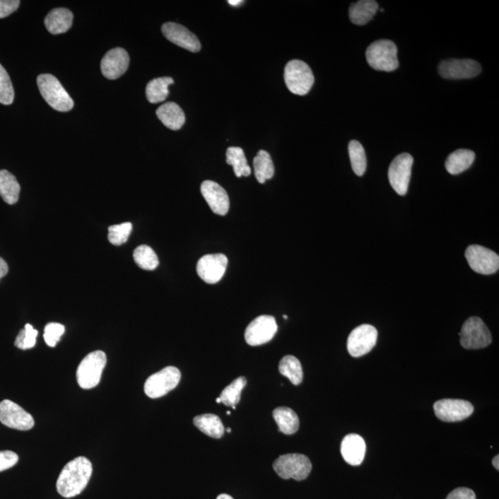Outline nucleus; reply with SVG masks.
I'll return each instance as SVG.
<instances>
[{
    "label": "nucleus",
    "mask_w": 499,
    "mask_h": 499,
    "mask_svg": "<svg viewBox=\"0 0 499 499\" xmlns=\"http://www.w3.org/2000/svg\"><path fill=\"white\" fill-rule=\"evenodd\" d=\"M93 474L91 462L86 457H78L63 468L57 481V490L63 498L76 497L86 489Z\"/></svg>",
    "instance_id": "obj_1"
},
{
    "label": "nucleus",
    "mask_w": 499,
    "mask_h": 499,
    "mask_svg": "<svg viewBox=\"0 0 499 499\" xmlns=\"http://www.w3.org/2000/svg\"><path fill=\"white\" fill-rule=\"evenodd\" d=\"M39 91L47 103L60 112H68L74 108V103L70 95L55 76L41 74L37 78Z\"/></svg>",
    "instance_id": "obj_2"
},
{
    "label": "nucleus",
    "mask_w": 499,
    "mask_h": 499,
    "mask_svg": "<svg viewBox=\"0 0 499 499\" xmlns=\"http://www.w3.org/2000/svg\"><path fill=\"white\" fill-rule=\"evenodd\" d=\"M366 59L370 67L377 71H394L399 68L398 48L390 40L375 41L366 50Z\"/></svg>",
    "instance_id": "obj_3"
},
{
    "label": "nucleus",
    "mask_w": 499,
    "mask_h": 499,
    "mask_svg": "<svg viewBox=\"0 0 499 499\" xmlns=\"http://www.w3.org/2000/svg\"><path fill=\"white\" fill-rule=\"evenodd\" d=\"M284 80L288 89L294 95H305L315 83L311 68L302 60H290L286 65Z\"/></svg>",
    "instance_id": "obj_4"
},
{
    "label": "nucleus",
    "mask_w": 499,
    "mask_h": 499,
    "mask_svg": "<svg viewBox=\"0 0 499 499\" xmlns=\"http://www.w3.org/2000/svg\"><path fill=\"white\" fill-rule=\"evenodd\" d=\"M107 365L106 353L95 351L83 358L77 368V382L83 389H94L101 380Z\"/></svg>",
    "instance_id": "obj_5"
},
{
    "label": "nucleus",
    "mask_w": 499,
    "mask_h": 499,
    "mask_svg": "<svg viewBox=\"0 0 499 499\" xmlns=\"http://www.w3.org/2000/svg\"><path fill=\"white\" fill-rule=\"evenodd\" d=\"M273 468L282 479L303 481L311 473L312 464L303 454H286L274 462Z\"/></svg>",
    "instance_id": "obj_6"
},
{
    "label": "nucleus",
    "mask_w": 499,
    "mask_h": 499,
    "mask_svg": "<svg viewBox=\"0 0 499 499\" xmlns=\"http://www.w3.org/2000/svg\"><path fill=\"white\" fill-rule=\"evenodd\" d=\"M182 374L178 368L168 366L150 375L144 384V392L151 399L161 398L178 386Z\"/></svg>",
    "instance_id": "obj_7"
},
{
    "label": "nucleus",
    "mask_w": 499,
    "mask_h": 499,
    "mask_svg": "<svg viewBox=\"0 0 499 499\" xmlns=\"http://www.w3.org/2000/svg\"><path fill=\"white\" fill-rule=\"evenodd\" d=\"M461 344L467 350H479L491 344L492 336L481 318L473 317L465 321L459 333Z\"/></svg>",
    "instance_id": "obj_8"
},
{
    "label": "nucleus",
    "mask_w": 499,
    "mask_h": 499,
    "mask_svg": "<svg viewBox=\"0 0 499 499\" xmlns=\"http://www.w3.org/2000/svg\"><path fill=\"white\" fill-rule=\"evenodd\" d=\"M413 158L407 153L399 155L394 158L389 168L390 185L397 194L404 196L408 192L409 183L411 176Z\"/></svg>",
    "instance_id": "obj_9"
},
{
    "label": "nucleus",
    "mask_w": 499,
    "mask_h": 499,
    "mask_svg": "<svg viewBox=\"0 0 499 499\" xmlns=\"http://www.w3.org/2000/svg\"><path fill=\"white\" fill-rule=\"evenodd\" d=\"M378 332L371 324H362L348 336L347 348L351 356L359 358L368 354L377 341Z\"/></svg>",
    "instance_id": "obj_10"
},
{
    "label": "nucleus",
    "mask_w": 499,
    "mask_h": 499,
    "mask_svg": "<svg viewBox=\"0 0 499 499\" xmlns=\"http://www.w3.org/2000/svg\"><path fill=\"white\" fill-rule=\"evenodd\" d=\"M465 257L471 269L482 275H491L498 272L499 269L498 254L483 246H469L466 249Z\"/></svg>",
    "instance_id": "obj_11"
},
{
    "label": "nucleus",
    "mask_w": 499,
    "mask_h": 499,
    "mask_svg": "<svg viewBox=\"0 0 499 499\" xmlns=\"http://www.w3.org/2000/svg\"><path fill=\"white\" fill-rule=\"evenodd\" d=\"M278 332V324L271 315H260L248 324L245 341L250 346H260L272 341Z\"/></svg>",
    "instance_id": "obj_12"
},
{
    "label": "nucleus",
    "mask_w": 499,
    "mask_h": 499,
    "mask_svg": "<svg viewBox=\"0 0 499 499\" xmlns=\"http://www.w3.org/2000/svg\"><path fill=\"white\" fill-rule=\"evenodd\" d=\"M0 423L20 431H28L35 426V420L31 414L10 399L0 402Z\"/></svg>",
    "instance_id": "obj_13"
},
{
    "label": "nucleus",
    "mask_w": 499,
    "mask_h": 499,
    "mask_svg": "<svg viewBox=\"0 0 499 499\" xmlns=\"http://www.w3.org/2000/svg\"><path fill=\"white\" fill-rule=\"evenodd\" d=\"M435 416L443 422H461L474 413V408L471 402L464 399H445L434 404Z\"/></svg>",
    "instance_id": "obj_14"
},
{
    "label": "nucleus",
    "mask_w": 499,
    "mask_h": 499,
    "mask_svg": "<svg viewBox=\"0 0 499 499\" xmlns=\"http://www.w3.org/2000/svg\"><path fill=\"white\" fill-rule=\"evenodd\" d=\"M481 71L482 67L473 59L444 60L438 66V72L445 79H471L479 75Z\"/></svg>",
    "instance_id": "obj_15"
},
{
    "label": "nucleus",
    "mask_w": 499,
    "mask_h": 499,
    "mask_svg": "<svg viewBox=\"0 0 499 499\" xmlns=\"http://www.w3.org/2000/svg\"><path fill=\"white\" fill-rule=\"evenodd\" d=\"M228 259L223 254L204 255L198 261V276L207 284H216L221 281L226 273Z\"/></svg>",
    "instance_id": "obj_16"
},
{
    "label": "nucleus",
    "mask_w": 499,
    "mask_h": 499,
    "mask_svg": "<svg viewBox=\"0 0 499 499\" xmlns=\"http://www.w3.org/2000/svg\"><path fill=\"white\" fill-rule=\"evenodd\" d=\"M129 64H130V57L127 51L120 47L113 48L108 51L102 59V74L107 79H118L127 71Z\"/></svg>",
    "instance_id": "obj_17"
},
{
    "label": "nucleus",
    "mask_w": 499,
    "mask_h": 499,
    "mask_svg": "<svg viewBox=\"0 0 499 499\" xmlns=\"http://www.w3.org/2000/svg\"><path fill=\"white\" fill-rule=\"evenodd\" d=\"M162 33L171 43L184 48L191 52H199L201 43L196 35L189 31L186 27L175 23H167L162 26Z\"/></svg>",
    "instance_id": "obj_18"
},
{
    "label": "nucleus",
    "mask_w": 499,
    "mask_h": 499,
    "mask_svg": "<svg viewBox=\"0 0 499 499\" xmlns=\"http://www.w3.org/2000/svg\"><path fill=\"white\" fill-rule=\"evenodd\" d=\"M201 192L215 214L219 216L228 214L230 210V198L222 186L212 180H204L201 185Z\"/></svg>",
    "instance_id": "obj_19"
},
{
    "label": "nucleus",
    "mask_w": 499,
    "mask_h": 499,
    "mask_svg": "<svg viewBox=\"0 0 499 499\" xmlns=\"http://www.w3.org/2000/svg\"><path fill=\"white\" fill-rule=\"evenodd\" d=\"M341 452L347 464L351 466L362 464L366 452L365 441L357 434L346 435L342 440Z\"/></svg>",
    "instance_id": "obj_20"
},
{
    "label": "nucleus",
    "mask_w": 499,
    "mask_h": 499,
    "mask_svg": "<svg viewBox=\"0 0 499 499\" xmlns=\"http://www.w3.org/2000/svg\"><path fill=\"white\" fill-rule=\"evenodd\" d=\"M156 116L167 128L178 131L184 125L185 114L182 107L174 102L162 105L156 110Z\"/></svg>",
    "instance_id": "obj_21"
},
{
    "label": "nucleus",
    "mask_w": 499,
    "mask_h": 499,
    "mask_svg": "<svg viewBox=\"0 0 499 499\" xmlns=\"http://www.w3.org/2000/svg\"><path fill=\"white\" fill-rule=\"evenodd\" d=\"M74 14L67 8H55L47 14L45 19V25L47 31L52 35L64 34L72 25Z\"/></svg>",
    "instance_id": "obj_22"
},
{
    "label": "nucleus",
    "mask_w": 499,
    "mask_h": 499,
    "mask_svg": "<svg viewBox=\"0 0 499 499\" xmlns=\"http://www.w3.org/2000/svg\"><path fill=\"white\" fill-rule=\"evenodd\" d=\"M378 3L374 0H360L351 4L348 16L356 25H365L374 18L378 11Z\"/></svg>",
    "instance_id": "obj_23"
},
{
    "label": "nucleus",
    "mask_w": 499,
    "mask_h": 499,
    "mask_svg": "<svg viewBox=\"0 0 499 499\" xmlns=\"http://www.w3.org/2000/svg\"><path fill=\"white\" fill-rule=\"evenodd\" d=\"M476 159V154L471 150L459 149L447 158L446 170L452 175H458L470 168Z\"/></svg>",
    "instance_id": "obj_24"
},
{
    "label": "nucleus",
    "mask_w": 499,
    "mask_h": 499,
    "mask_svg": "<svg viewBox=\"0 0 499 499\" xmlns=\"http://www.w3.org/2000/svg\"><path fill=\"white\" fill-rule=\"evenodd\" d=\"M273 417L278 423V431L285 435H293L299 430L300 420L295 411L288 407L276 408Z\"/></svg>",
    "instance_id": "obj_25"
},
{
    "label": "nucleus",
    "mask_w": 499,
    "mask_h": 499,
    "mask_svg": "<svg viewBox=\"0 0 499 499\" xmlns=\"http://www.w3.org/2000/svg\"><path fill=\"white\" fill-rule=\"evenodd\" d=\"M194 425L204 434L213 438H221L225 433V428L221 418L215 414H202L194 419Z\"/></svg>",
    "instance_id": "obj_26"
},
{
    "label": "nucleus",
    "mask_w": 499,
    "mask_h": 499,
    "mask_svg": "<svg viewBox=\"0 0 499 499\" xmlns=\"http://www.w3.org/2000/svg\"><path fill=\"white\" fill-rule=\"evenodd\" d=\"M20 186L18 180L8 170H0V196L8 204L19 200Z\"/></svg>",
    "instance_id": "obj_27"
},
{
    "label": "nucleus",
    "mask_w": 499,
    "mask_h": 499,
    "mask_svg": "<svg viewBox=\"0 0 499 499\" xmlns=\"http://www.w3.org/2000/svg\"><path fill=\"white\" fill-rule=\"evenodd\" d=\"M174 83V81L171 77L156 78L149 82L146 86V98L150 103L156 104L160 103L166 100L170 91L168 86Z\"/></svg>",
    "instance_id": "obj_28"
},
{
    "label": "nucleus",
    "mask_w": 499,
    "mask_h": 499,
    "mask_svg": "<svg viewBox=\"0 0 499 499\" xmlns=\"http://www.w3.org/2000/svg\"><path fill=\"white\" fill-rule=\"evenodd\" d=\"M227 163L233 166L236 177H248L251 175L252 170L246 159L245 151L240 147L231 146L228 148Z\"/></svg>",
    "instance_id": "obj_29"
},
{
    "label": "nucleus",
    "mask_w": 499,
    "mask_h": 499,
    "mask_svg": "<svg viewBox=\"0 0 499 499\" xmlns=\"http://www.w3.org/2000/svg\"><path fill=\"white\" fill-rule=\"evenodd\" d=\"M254 168L255 178L263 184L267 180L272 179L275 174V167H274L271 156L264 151L260 150L254 159Z\"/></svg>",
    "instance_id": "obj_30"
},
{
    "label": "nucleus",
    "mask_w": 499,
    "mask_h": 499,
    "mask_svg": "<svg viewBox=\"0 0 499 499\" xmlns=\"http://www.w3.org/2000/svg\"><path fill=\"white\" fill-rule=\"evenodd\" d=\"M279 372L288 378L291 383L298 386L303 380L302 365L296 357L287 356L282 358L278 365Z\"/></svg>",
    "instance_id": "obj_31"
},
{
    "label": "nucleus",
    "mask_w": 499,
    "mask_h": 499,
    "mask_svg": "<svg viewBox=\"0 0 499 499\" xmlns=\"http://www.w3.org/2000/svg\"><path fill=\"white\" fill-rule=\"evenodd\" d=\"M348 155H350L351 168L357 176H363L368 167V159L365 148L358 141L353 140L348 143Z\"/></svg>",
    "instance_id": "obj_32"
},
{
    "label": "nucleus",
    "mask_w": 499,
    "mask_h": 499,
    "mask_svg": "<svg viewBox=\"0 0 499 499\" xmlns=\"http://www.w3.org/2000/svg\"><path fill=\"white\" fill-rule=\"evenodd\" d=\"M247 384V380L245 377H240L237 380H234L233 383L228 384V386L222 392L221 397V401L222 404L230 406V407L233 408L234 410L236 409V405L239 404L240 401V395L245 387Z\"/></svg>",
    "instance_id": "obj_33"
},
{
    "label": "nucleus",
    "mask_w": 499,
    "mask_h": 499,
    "mask_svg": "<svg viewBox=\"0 0 499 499\" xmlns=\"http://www.w3.org/2000/svg\"><path fill=\"white\" fill-rule=\"evenodd\" d=\"M134 259L137 266L144 270H155L159 261L154 250L148 245H141L134 250Z\"/></svg>",
    "instance_id": "obj_34"
},
{
    "label": "nucleus",
    "mask_w": 499,
    "mask_h": 499,
    "mask_svg": "<svg viewBox=\"0 0 499 499\" xmlns=\"http://www.w3.org/2000/svg\"><path fill=\"white\" fill-rule=\"evenodd\" d=\"M132 230V224L130 222L119 225H113L108 228V240L111 245L119 246L127 242Z\"/></svg>",
    "instance_id": "obj_35"
},
{
    "label": "nucleus",
    "mask_w": 499,
    "mask_h": 499,
    "mask_svg": "<svg viewBox=\"0 0 499 499\" xmlns=\"http://www.w3.org/2000/svg\"><path fill=\"white\" fill-rule=\"evenodd\" d=\"M14 89L10 76L0 64V103L8 106L13 103Z\"/></svg>",
    "instance_id": "obj_36"
},
{
    "label": "nucleus",
    "mask_w": 499,
    "mask_h": 499,
    "mask_svg": "<svg viewBox=\"0 0 499 499\" xmlns=\"http://www.w3.org/2000/svg\"><path fill=\"white\" fill-rule=\"evenodd\" d=\"M37 335V330L35 329L31 324H26L24 329L20 330L19 335L17 336L15 346L20 350H29V348H34Z\"/></svg>",
    "instance_id": "obj_37"
},
{
    "label": "nucleus",
    "mask_w": 499,
    "mask_h": 499,
    "mask_svg": "<svg viewBox=\"0 0 499 499\" xmlns=\"http://www.w3.org/2000/svg\"><path fill=\"white\" fill-rule=\"evenodd\" d=\"M65 332V327L59 323H49L45 327L44 339L49 347H56Z\"/></svg>",
    "instance_id": "obj_38"
},
{
    "label": "nucleus",
    "mask_w": 499,
    "mask_h": 499,
    "mask_svg": "<svg viewBox=\"0 0 499 499\" xmlns=\"http://www.w3.org/2000/svg\"><path fill=\"white\" fill-rule=\"evenodd\" d=\"M19 462V456L11 450L0 452V471L8 470Z\"/></svg>",
    "instance_id": "obj_39"
},
{
    "label": "nucleus",
    "mask_w": 499,
    "mask_h": 499,
    "mask_svg": "<svg viewBox=\"0 0 499 499\" xmlns=\"http://www.w3.org/2000/svg\"><path fill=\"white\" fill-rule=\"evenodd\" d=\"M19 0H0V19L10 16L20 7Z\"/></svg>",
    "instance_id": "obj_40"
},
{
    "label": "nucleus",
    "mask_w": 499,
    "mask_h": 499,
    "mask_svg": "<svg viewBox=\"0 0 499 499\" xmlns=\"http://www.w3.org/2000/svg\"><path fill=\"white\" fill-rule=\"evenodd\" d=\"M446 499H476V495L473 490L459 488L450 493Z\"/></svg>",
    "instance_id": "obj_41"
},
{
    "label": "nucleus",
    "mask_w": 499,
    "mask_h": 499,
    "mask_svg": "<svg viewBox=\"0 0 499 499\" xmlns=\"http://www.w3.org/2000/svg\"><path fill=\"white\" fill-rule=\"evenodd\" d=\"M8 271V266L7 263H6V261L4 259H2V258L0 257V278L7 275Z\"/></svg>",
    "instance_id": "obj_42"
},
{
    "label": "nucleus",
    "mask_w": 499,
    "mask_h": 499,
    "mask_svg": "<svg viewBox=\"0 0 499 499\" xmlns=\"http://www.w3.org/2000/svg\"><path fill=\"white\" fill-rule=\"evenodd\" d=\"M499 457L498 455L495 456L494 459H493V466H494L495 470H499Z\"/></svg>",
    "instance_id": "obj_43"
},
{
    "label": "nucleus",
    "mask_w": 499,
    "mask_h": 499,
    "mask_svg": "<svg viewBox=\"0 0 499 499\" xmlns=\"http://www.w3.org/2000/svg\"><path fill=\"white\" fill-rule=\"evenodd\" d=\"M242 3H243L242 0H236V1L235 0H230V1H228V4H230L231 6H238L242 4Z\"/></svg>",
    "instance_id": "obj_44"
},
{
    "label": "nucleus",
    "mask_w": 499,
    "mask_h": 499,
    "mask_svg": "<svg viewBox=\"0 0 499 499\" xmlns=\"http://www.w3.org/2000/svg\"><path fill=\"white\" fill-rule=\"evenodd\" d=\"M216 499H234V498L233 497H230V495L221 494V495H219L218 497L216 498Z\"/></svg>",
    "instance_id": "obj_45"
},
{
    "label": "nucleus",
    "mask_w": 499,
    "mask_h": 499,
    "mask_svg": "<svg viewBox=\"0 0 499 499\" xmlns=\"http://www.w3.org/2000/svg\"><path fill=\"white\" fill-rule=\"evenodd\" d=\"M216 402H218V404H221V399H219V398L216 399Z\"/></svg>",
    "instance_id": "obj_46"
},
{
    "label": "nucleus",
    "mask_w": 499,
    "mask_h": 499,
    "mask_svg": "<svg viewBox=\"0 0 499 499\" xmlns=\"http://www.w3.org/2000/svg\"><path fill=\"white\" fill-rule=\"evenodd\" d=\"M227 432H228V433H231V429H230V428H228V429H227Z\"/></svg>",
    "instance_id": "obj_47"
}]
</instances>
